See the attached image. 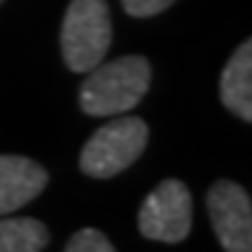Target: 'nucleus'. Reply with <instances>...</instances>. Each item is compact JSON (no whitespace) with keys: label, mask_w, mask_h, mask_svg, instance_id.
<instances>
[{"label":"nucleus","mask_w":252,"mask_h":252,"mask_svg":"<svg viewBox=\"0 0 252 252\" xmlns=\"http://www.w3.org/2000/svg\"><path fill=\"white\" fill-rule=\"evenodd\" d=\"M152 83V64L139 54L95 64L80 85L77 103L88 116H119L139 103Z\"/></svg>","instance_id":"nucleus-1"},{"label":"nucleus","mask_w":252,"mask_h":252,"mask_svg":"<svg viewBox=\"0 0 252 252\" xmlns=\"http://www.w3.org/2000/svg\"><path fill=\"white\" fill-rule=\"evenodd\" d=\"M111 41L113 26L106 0H70L60 31L64 64L72 72H90L108 54Z\"/></svg>","instance_id":"nucleus-2"},{"label":"nucleus","mask_w":252,"mask_h":252,"mask_svg":"<svg viewBox=\"0 0 252 252\" xmlns=\"http://www.w3.org/2000/svg\"><path fill=\"white\" fill-rule=\"evenodd\" d=\"M150 129L136 116H121L90 136L80 152V170L90 178H113L131 167L147 147Z\"/></svg>","instance_id":"nucleus-3"},{"label":"nucleus","mask_w":252,"mask_h":252,"mask_svg":"<svg viewBox=\"0 0 252 252\" xmlns=\"http://www.w3.org/2000/svg\"><path fill=\"white\" fill-rule=\"evenodd\" d=\"M139 232L147 239L178 245L190 234L193 226V196L183 180L167 178L147 193L136 216Z\"/></svg>","instance_id":"nucleus-4"},{"label":"nucleus","mask_w":252,"mask_h":252,"mask_svg":"<svg viewBox=\"0 0 252 252\" xmlns=\"http://www.w3.org/2000/svg\"><path fill=\"white\" fill-rule=\"evenodd\" d=\"M214 234L226 252H252V203L242 186L216 180L206 193Z\"/></svg>","instance_id":"nucleus-5"},{"label":"nucleus","mask_w":252,"mask_h":252,"mask_svg":"<svg viewBox=\"0 0 252 252\" xmlns=\"http://www.w3.org/2000/svg\"><path fill=\"white\" fill-rule=\"evenodd\" d=\"M49 173L24 155H0V216L18 211L47 188Z\"/></svg>","instance_id":"nucleus-6"},{"label":"nucleus","mask_w":252,"mask_h":252,"mask_svg":"<svg viewBox=\"0 0 252 252\" xmlns=\"http://www.w3.org/2000/svg\"><path fill=\"white\" fill-rule=\"evenodd\" d=\"M221 103L242 121H252V41H242L219 80Z\"/></svg>","instance_id":"nucleus-7"},{"label":"nucleus","mask_w":252,"mask_h":252,"mask_svg":"<svg viewBox=\"0 0 252 252\" xmlns=\"http://www.w3.org/2000/svg\"><path fill=\"white\" fill-rule=\"evenodd\" d=\"M49 229L31 216H0V252H41Z\"/></svg>","instance_id":"nucleus-8"},{"label":"nucleus","mask_w":252,"mask_h":252,"mask_svg":"<svg viewBox=\"0 0 252 252\" xmlns=\"http://www.w3.org/2000/svg\"><path fill=\"white\" fill-rule=\"evenodd\" d=\"M64 252H116V250H113L111 239L103 232L88 226V229H80V232H75L70 237Z\"/></svg>","instance_id":"nucleus-9"},{"label":"nucleus","mask_w":252,"mask_h":252,"mask_svg":"<svg viewBox=\"0 0 252 252\" xmlns=\"http://www.w3.org/2000/svg\"><path fill=\"white\" fill-rule=\"evenodd\" d=\"M175 0H121L124 10L131 18H152L173 5Z\"/></svg>","instance_id":"nucleus-10"},{"label":"nucleus","mask_w":252,"mask_h":252,"mask_svg":"<svg viewBox=\"0 0 252 252\" xmlns=\"http://www.w3.org/2000/svg\"><path fill=\"white\" fill-rule=\"evenodd\" d=\"M0 3H3V0H0Z\"/></svg>","instance_id":"nucleus-11"}]
</instances>
